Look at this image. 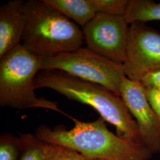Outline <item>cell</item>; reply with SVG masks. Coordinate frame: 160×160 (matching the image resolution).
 <instances>
[{
  "mask_svg": "<svg viewBox=\"0 0 160 160\" xmlns=\"http://www.w3.org/2000/svg\"><path fill=\"white\" fill-rule=\"evenodd\" d=\"M34 89H51L67 98L88 105L115 127L117 135L142 143L135 120L122 98L104 87L81 80L57 69L42 70L34 81ZM143 145V144H142Z\"/></svg>",
  "mask_w": 160,
  "mask_h": 160,
  "instance_id": "1",
  "label": "cell"
},
{
  "mask_svg": "<svg viewBox=\"0 0 160 160\" xmlns=\"http://www.w3.org/2000/svg\"><path fill=\"white\" fill-rule=\"evenodd\" d=\"M125 62V76L139 81L149 72L160 69V33L145 23L129 24Z\"/></svg>",
  "mask_w": 160,
  "mask_h": 160,
  "instance_id": "7",
  "label": "cell"
},
{
  "mask_svg": "<svg viewBox=\"0 0 160 160\" xmlns=\"http://www.w3.org/2000/svg\"><path fill=\"white\" fill-rule=\"evenodd\" d=\"M21 154L20 138L5 133L0 138V160H18Z\"/></svg>",
  "mask_w": 160,
  "mask_h": 160,
  "instance_id": "13",
  "label": "cell"
},
{
  "mask_svg": "<svg viewBox=\"0 0 160 160\" xmlns=\"http://www.w3.org/2000/svg\"><path fill=\"white\" fill-rule=\"evenodd\" d=\"M103 160V159H94V160Z\"/></svg>",
  "mask_w": 160,
  "mask_h": 160,
  "instance_id": "17",
  "label": "cell"
},
{
  "mask_svg": "<svg viewBox=\"0 0 160 160\" xmlns=\"http://www.w3.org/2000/svg\"><path fill=\"white\" fill-rule=\"evenodd\" d=\"M45 160H88L74 149L47 142Z\"/></svg>",
  "mask_w": 160,
  "mask_h": 160,
  "instance_id": "14",
  "label": "cell"
},
{
  "mask_svg": "<svg viewBox=\"0 0 160 160\" xmlns=\"http://www.w3.org/2000/svg\"><path fill=\"white\" fill-rule=\"evenodd\" d=\"M25 1L12 0L0 8V58L21 43L26 26Z\"/></svg>",
  "mask_w": 160,
  "mask_h": 160,
  "instance_id": "9",
  "label": "cell"
},
{
  "mask_svg": "<svg viewBox=\"0 0 160 160\" xmlns=\"http://www.w3.org/2000/svg\"><path fill=\"white\" fill-rule=\"evenodd\" d=\"M82 28L98 14L97 0H45Z\"/></svg>",
  "mask_w": 160,
  "mask_h": 160,
  "instance_id": "10",
  "label": "cell"
},
{
  "mask_svg": "<svg viewBox=\"0 0 160 160\" xmlns=\"http://www.w3.org/2000/svg\"><path fill=\"white\" fill-rule=\"evenodd\" d=\"M120 97L136 119L142 144L152 154L160 152V120L149 104L143 85L125 77L120 86Z\"/></svg>",
  "mask_w": 160,
  "mask_h": 160,
  "instance_id": "8",
  "label": "cell"
},
{
  "mask_svg": "<svg viewBox=\"0 0 160 160\" xmlns=\"http://www.w3.org/2000/svg\"><path fill=\"white\" fill-rule=\"evenodd\" d=\"M139 81L144 87L160 90V69L144 75Z\"/></svg>",
  "mask_w": 160,
  "mask_h": 160,
  "instance_id": "16",
  "label": "cell"
},
{
  "mask_svg": "<svg viewBox=\"0 0 160 160\" xmlns=\"http://www.w3.org/2000/svg\"><path fill=\"white\" fill-rule=\"evenodd\" d=\"M145 95L150 106L160 120V90L145 87Z\"/></svg>",
  "mask_w": 160,
  "mask_h": 160,
  "instance_id": "15",
  "label": "cell"
},
{
  "mask_svg": "<svg viewBox=\"0 0 160 160\" xmlns=\"http://www.w3.org/2000/svg\"><path fill=\"white\" fill-rule=\"evenodd\" d=\"M129 25L124 16L97 14L82 28L87 47L103 57L123 64Z\"/></svg>",
  "mask_w": 160,
  "mask_h": 160,
  "instance_id": "6",
  "label": "cell"
},
{
  "mask_svg": "<svg viewBox=\"0 0 160 160\" xmlns=\"http://www.w3.org/2000/svg\"><path fill=\"white\" fill-rule=\"evenodd\" d=\"M26 26L22 43L39 57H51L82 47V31L45 0L25 1Z\"/></svg>",
  "mask_w": 160,
  "mask_h": 160,
  "instance_id": "3",
  "label": "cell"
},
{
  "mask_svg": "<svg viewBox=\"0 0 160 160\" xmlns=\"http://www.w3.org/2000/svg\"><path fill=\"white\" fill-rule=\"evenodd\" d=\"M20 139L21 154L18 160H45L46 142L29 133L21 135Z\"/></svg>",
  "mask_w": 160,
  "mask_h": 160,
  "instance_id": "12",
  "label": "cell"
},
{
  "mask_svg": "<svg viewBox=\"0 0 160 160\" xmlns=\"http://www.w3.org/2000/svg\"><path fill=\"white\" fill-rule=\"evenodd\" d=\"M124 17L129 24L160 20V2L151 0H129Z\"/></svg>",
  "mask_w": 160,
  "mask_h": 160,
  "instance_id": "11",
  "label": "cell"
},
{
  "mask_svg": "<svg viewBox=\"0 0 160 160\" xmlns=\"http://www.w3.org/2000/svg\"><path fill=\"white\" fill-rule=\"evenodd\" d=\"M41 66L42 70H60L103 86L119 96L122 82L126 77L123 64L103 57L87 47L41 58Z\"/></svg>",
  "mask_w": 160,
  "mask_h": 160,
  "instance_id": "5",
  "label": "cell"
},
{
  "mask_svg": "<svg viewBox=\"0 0 160 160\" xmlns=\"http://www.w3.org/2000/svg\"><path fill=\"white\" fill-rule=\"evenodd\" d=\"M40 71L41 58L22 43L0 58V106L19 110L42 108L65 114L57 102L36 95L34 81Z\"/></svg>",
  "mask_w": 160,
  "mask_h": 160,
  "instance_id": "4",
  "label": "cell"
},
{
  "mask_svg": "<svg viewBox=\"0 0 160 160\" xmlns=\"http://www.w3.org/2000/svg\"><path fill=\"white\" fill-rule=\"evenodd\" d=\"M72 119L75 126L71 129L42 125L35 135L46 142L74 149L88 160H149L153 154L142 144L127 141L110 131L101 117L90 122Z\"/></svg>",
  "mask_w": 160,
  "mask_h": 160,
  "instance_id": "2",
  "label": "cell"
}]
</instances>
